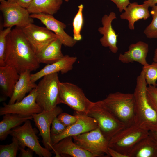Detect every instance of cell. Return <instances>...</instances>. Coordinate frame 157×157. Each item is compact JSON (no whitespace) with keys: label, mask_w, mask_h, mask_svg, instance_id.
<instances>
[{"label":"cell","mask_w":157,"mask_h":157,"mask_svg":"<svg viewBox=\"0 0 157 157\" xmlns=\"http://www.w3.org/2000/svg\"><path fill=\"white\" fill-rule=\"evenodd\" d=\"M144 3L147 5L149 7H152L157 4V0H147L145 1Z\"/></svg>","instance_id":"f35d334b"},{"label":"cell","mask_w":157,"mask_h":157,"mask_svg":"<svg viewBox=\"0 0 157 157\" xmlns=\"http://www.w3.org/2000/svg\"><path fill=\"white\" fill-rule=\"evenodd\" d=\"M62 44L58 38L52 41L37 56L40 63L47 65L53 63L62 58Z\"/></svg>","instance_id":"d4e9b609"},{"label":"cell","mask_w":157,"mask_h":157,"mask_svg":"<svg viewBox=\"0 0 157 157\" xmlns=\"http://www.w3.org/2000/svg\"><path fill=\"white\" fill-rule=\"evenodd\" d=\"M78 9L73 22V37L76 41H80L82 37L81 32L83 25V5L81 4L78 6Z\"/></svg>","instance_id":"4316f807"},{"label":"cell","mask_w":157,"mask_h":157,"mask_svg":"<svg viewBox=\"0 0 157 157\" xmlns=\"http://www.w3.org/2000/svg\"><path fill=\"white\" fill-rule=\"evenodd\" d=\"M33 0H18L17 3L21 7L27 9Z\"/></svg>","instance_id":"74e56055"},{"label":"cell","mask_w":157,"mask_h":157,"mask_svg":"<svg viewBox=\"0 0 157 157\" xmlns=\"http://www.w3.org/2000/svg\"><path fill=\"white\" fill-rule=\"evenodd\" d=\"M77 117V121L72 125L67 127L61 133L58 135L51 134L53 146L63 139L67 137H72L94 130L98 127L96 120L94 118L84 113L75 112Z\"/></svg>","instance_id":"4fadbf2b"},{"label":"cell","mask_w":157,"mask_h":157,"mask_svg":"<svg viewBox=\"0 0 157 157\" xmlns=\"http://www.w3.org/2000/svg\"><path fill=\"white\" fill-rule=\"evenodd\" d=\"M31 72L26 70L19 74V78L14 87L8 104L20 101L25 97L27 93L36 88L37 85L32 81Z\"/></svg>","instance_id":"7402d4cb"},{"label":"cell","mask_w":157,"mask_h":157,"mask_svg":"<svg viewBox=\"0 0 157 157\" xmlns=\"http://www.w3.org/2000/svg\"><path fill=\"white\" fill-rule=\"evenodd\" d=\"M142 69L144 72L147 85L156 86L157 82V63L153 61L151 64L142 66Z\"/></svg>","instance_id":"83f0119b"},{"label":"cell","mask_w":157,"mask_h":157,"mask_svg":"<svg viewBox=\"0 0 157 157\" xmlns=\"http://www.w3.org/2000/svg\"><path fill=\"white\" fill-rule=\"evenodd\" d=\"M146 95L149 104L157 114V90L156 87L147 86Z\"/></svg>","instance_id":"1f68e13d"},{"label":"cell","mask_w":157,"mask_h":157,"mask_svg":"<svg viewBox=\"0 0 157 157\" xmlns=\"http://www.w3.org/2000/svg\"><path fill=\"white\" fill-rule=\"evenodd\" d=\"M149 133L157 142V130L154 131H149Z\"/></svg>","instance_id":"ab89813d"},{"label":"cell","mask_w":157,"mask_h":157,"mask_svg":"<svg viewBox=\"0 0 157 157\" xmlns=\"http://www.w3.org/2000/svg\"><path fill=\"white\" fill-rule=\"evenodd\" d=\"M129 156V157H157V142L149 133L135 145Z\"/></svg>","instance_id":"603a6c76"},{"label":"cell","mask_w":157,"mask_h":157,"mask_svg":"<svg viewBox=\"0 0 157 157\" xmlns=\"http://www.w3.org/2000/svg\"><path fill=\"white\" fill-rule=\"evenodd\" d=\"M144 72L142 69L136 79L133 93L135 100L134 124L149 131L157 130V114L147 100Z\"/></svg>","instance_id":"7a4b0ae2"},{"label":"cell","mask_w":157,"mask_h":157,"mask_svg":"<svg viewBox=\"0 0 157 157\" xmlns=\"http://www.w3.org/2000/svg\"><path fill=\"white\" fill-rule=\"evenodd\" d=\"M19 149L20 151V157H32L33 156V151L30 149L28 148L25 150L24 148L19 146Z\"/></svg>","instance_id":"d590c367"},{"label":"cell","mask_w":157,"mask_h":157,"mask_svg":"<svg viewBox=\"0 0 157 157\" xmlns=\"http://www.w3.org/2000/svg\"><path fill=\"white\" fill-rule=\"evenodd\" d=\"M63 0H33L27 8L31 14L43 13L53 15L60 9Z\"/></svg>","instance_id":"484cf974"},{"label":"cell","mask_w":157,"mask_h":157,"mask_svg":"<svg viewBox=\"0 0 157 157\" xmlns=\"http://www.w3.org/2000/svg\"><path fill=\"white\" fill-rule=\"evenodd\" d=\"M108 152L110 156L112 157H129L128 156L123 154L109 147L108 148Z\"/></svg>","instance_id":"8d00e7d4"},{"label":"cell","mask_w":157,"mask_h":157,"mask_svg":"<svg viewBox=\"0 0 157 157\" xmlns=\"http://www.w3.org/2000/svg\"><path fill=\"white\" fill-rule=\"evenodd\" d=\"M150 13L152 16V20L145 28L144 33L149 38L157 39V4L152 7Z\"/></svg>","instance_id":"f1b7e54d"},{"label":"cell","mask_w":157,"mask_h":157,"mask_svg":"<svg viewBox=\"0 0 157 157\" xmlns=\"http://www.w3.org/2000/svg\"><path fill=\"white\" fill-rule=\"evenodd\" d=\"M57 118L67 127L73 124L78 119L77 115L74 113V115H72L65 113H61L58 116Z\"/></svg>","instance_id":"d6a6232c"},{"label":"cell","mask_w":157,"mask_h":157,"mask_svg":"<svg viewBox=\"0 0 157 157\" xmlns=\"http://www.w3.org/2000/svg\"><path fill=\"white\" fill-rule=\"evenodd\" d=\"M36 96L35 88L19 101L11 104L4 103L0 108V115L13 113L28 116L42 112V110L36 102Z\"/></svg>","instance_id":"7c38bea8"},{"label":"cell","mask_w":157,"mask_h":157,"mask_svg":"<svg viewBox=\"0 0 157 157\" xmlns=\"http://www.w3.org/2000/svg\"><path fill=\"white\" fill-rule=\"evenodd\" d=\"M10 135L17 140L20 147H28L39 157H51L52 156L50 151L40 144L30 120L26 121L22 126L12 129Z\"/></svg>","instance_id":"ba28073f"},{"label":"cell","mask_w":157,"mask_h":157,"mask_svg":"<svg viewBox=\"0 0 157 157\" xmlns=\"http://www.w3.org/2000/svg\"><path fill=\"white\" fill-rule=\"evenodd\" d=\"M153 61L154 62L157 63V47L154 51Z\"/></svg>","instance_id":"60d3db41"},{"label":"cell","mask_w":157,"mask_h":157,"mask_svg":"<svg viewBox=\"0 0 157 157\" xmlns=\"http://www.w3.org/2000/svg\"><path fill=\"white\" fill-rule=\"evenodd\" d=\"M64 0L66 2H68L69 1V0Z\"/></svg>","instance_id":"ee69618b"},{"label":"cell","mask_w":157,"mask_h":157,"mask_svg":"<svg viewBox=\"0 0 157 157\" xmlns=\"http://www.w3.org/2000/svg\"><path fill=\"white\" fill-rule=\"evenodd\" d=\"M149 51V45L147 43L139 41L130 44L127 51L123 53H120L118 60L123 63L136 62L142 66H145L148 64L147 57Z\"/></svg>","instance_id":"ac0fdd59"},{"label":"cell","mask_w":157,"mask_h":157,"mask_svg":"<svg viewBox=\"0 0 157 157\" xmlns=\"http://www.w3.org/2000/svg\"><path fill=\"white\" fill-rule=\"evenodd\" d=\"M116 18V14L113 12H110L108 15H104L101 19L102 26L99 27L98 29V32L103 35L100 39L101 45L108 47L114 53H116L118 49L117 45L118 35L113 28L112 25V21Z\"/></svg>","instance_id":"2e32d148"},{"label":"cell","mask_w":157,"mask_h":157,"mask_svg":"<svg viewBox=\"0 0 157 157\" xmlns=\"http://www.w3.org/2000/svg\"><path fill=\"white\" fill-rule=\"evenodd\" d=\"M156 87L157 90V83H156Z\"/></svg>","instance_id":"7bdbcfd3"},{"label":"cell","mask_w":157,"mask_h":157,"mask_svg":"<svg viewBox=\"0 0 157 157\" xmlns=\"http://www.w3.org/2000/svg\"><path fill=\"white\" fill-rule=\"evenodd\" d=\"M11 27L6 28L0 31V67L6 65L5 63V52L6 46V37L11 32Z\"/></svg>","instance_id":"4dcf8cb0"},{"label":"cell","mask_w":157,"mask_h":157,"mask_svg":"<svg viewBox=\"0 0 157 157\" xmlns=\"http://www.w3.org/2000/svg\"><path fill=\"white\" fill-rule=\"evenodd\" d=\"M77 57L65 55L60 59L51 64H47L38 72L31 74V79L35 82L44 76L55 73L60 72L62 74L67 73L72 70L73 65L77 60Z\"/></svg>","instance_id":"e0dca14e"},{"label":"cell","mask_w":157,"mask_h":157,"mask_svg":"<svg viewBox=\"0 0 157 157\" xmlns=\"http://www.w3.org/2000/svg\"><path fill=\"white\" fill-rule=\"evenodd\" d=\"M6 65L11 66L20 74L26 70L35 71L40 67L36 54L22 28L12 29L6 37Z\"/></svg>","instance_id":"6da1fadb"},{"label":"cell","mask_w":157,"mask_h":157,"mask_svg":"<svg viewBox=\"0 0 157 157\" xmlns=\"http://www.w3.org/2000/svg\"><path fill=\"white\" fill-rule=\"evenodd\" d=\"M19 77V74L15 68L8 65L0 67V87L1 93L10 98Z\"/></svg>","instance_id":"44dd1931"},{"label":"cell","mask_w":157,"mask_h":157,"mask_svg":"<svg viewBox=\"0 0 157 157\" xmlns=\"http://www.w3.org/2000/svg\"><path fill=\"white\" fill-rule=\"evenodd\" d=\"M33 119L32 116H26L13 113L3 115L0 122V140H5L12 129L17 127L28 120Z\"/></svg>","instance_id":"cb8c5ba5"},{"label":"cell","mask_w":157,"mask_h":157,"mask_svg":"<svg viewBox=\"0 0 157 157\" xmlns=\"http://www.w3.org/2000/svg\"><path fill=\"white\" fill-rule=\"evenodd\" d=\"M74 142L97 157L110 156L108 152L109 140L103 135L98 127L96 129L72 137Z\"/></svg>","instance_id":"9c48e42d"},{"label":"cell","mask_w":157,"mask_h":157,"mask_svg":"<svg viewBox=\"0 0 157 157\" xmlns=\"http://www.w3.org/2000/svg\"></svg>","instance_id":"bcb514c9"},{"label":"cell","mask_w":157,"mask_h":157,"mask_svg":"<svg viewBox=\"0 0 157 157\" xmlns=\"http://www.w3.org/2000/svg\"><path fill=\"white\" fill-rule=\"evenodd\" d=\"M4 0H0V2H1V1H3Z\"/></svg>","instance_id":"f6af8a7d"},{"label":"cell","mask_w":157,"mask_h":157,"mask_svg":"<svg viewBox=\"0 0 157 157\" xmlns=\"http://www.w3.org/2000/svg\"><path fill=\"white\" fill-rule=\"evenodd\" d=\"M0 9L3 18V26L6 28L16 27L23 28L33 23V18L30 16L27 9L16 3H11L5 0L1 1Z\"/></svg>","instance_id":"30bf717a"},{"label":"cell","mask_w":157,"mask_h":157,"mask_svg":"<svg viewBox=\"0 0 157 157\" xmlns=\"http://www.w3.org/2000/svg\"><path fill=\"white\" fill-rule=\"evenodd\" d=\"M19 148L17 140L12 137L10 144L0 145V157H16Z\"/></svg>","instance_id":"f546056e"},{"label":"cell","mask_w":157,"mask_h":157,"mask_svg":"<svg viewBox=\"0 0 157 157\" xmlns=\"http://www.w3.org/2000/svg\"><path fill=\"white\" fill-rule=\"evenodd\" d=\"M149 6L145 4H138V3H130L120 15L122 19L128 21V27L131 30L134 29V24L141 19L146 20L150 16Z\"/></svg>","instance_id":"ffe728a7"},{"label":"cell","mask_w":157,"mask_h":157,"mask_svg":"<svg viewBox=\"0 0 157 157\" xmlns=\"http://www.w3.org/2000/svg\"><path fill=\"white\" fill-rule=\"evenodd\" d=\"M60 82L55 73L44 76L37 85L36 101L43 111L51 110L59 104Z\"/></svg>","instance_id":"5b68a950"},{"label":"cell","mask_w":157,"mask_h":157,"mask_svg":"<svg viewBox=\"0 0 157 157\" xmlns=\"http://www.w3.org/2000/svg\"><path fill=\"white\" fill-rule=\"evenodd\" d=\"M72 138L71 136L67 137L53 146L52 150L55 157L66 154L73 157H97L77 145L73 141Z\"/></svg>","instance_id":"d6986e66"},{"label":"cell","mask_w":157,"mask_h":157,"mask_svg":"<svg viewBox=\"0 0 157 157\" xmlns=\"http://www.w3.org/2000/svg\"><path fill=\"white\" fill-rule=\"evenodd\" d=\"M102 100L126 127L134 123L135 100L133 93L117 92L109 94Z\"/></svg>","instance_id":"277c9868"},{"label":"cell","mask_w":157,"mask_h":157,"mask_svg":"<svg viewBox=\"0 0 157 157\" xmlns=\"http://www.w3.org/2000/svg\"><path fill=\"white\" fill-rule=\"evenodd\" d=\"M62 109L57 106L50 111L42 112L32 115L33 119L42 138V142L44 147L50 151L52 150L53 145L51 140L50 126L56 117L62 112Z\"/></svg>","instance_id":"5bb4252c"},{"label":"cell","mask_w":157,"mask_h":157,"mask_svg":"<svg viewBox=\"0 0 157 157\" xmlns=\"http://www.w3.org/2000/svg\"><path fill=\"white\" fill-rule=\"evenodd\" d=\"M51 128L50 129L51 134L58 135L62 133L67 128L58 119L55 117L52 123Z\"/></svg>","instance_id":"836d02e7"},{"label":"cell","mask_w":157,"mask_h":157,"mask_svg":"<svg viewBox=\"0 0 157 157\" xmlns=\"http://www.w3.org/2000/svg\"><path fill=\"white\" fill-rule=\"evenodd\" d=\"M28 41L37 55L58 38L46 27L31 24L22 29Z\"/></svg>","instance_id":"8fae6325"},{"label":"cell","mask_w":157,"mask_h":157,"mask_svg":"<svg viewBox=\"0 0 157 157\" xmlns=\"http://www.w3.org/2000/svg\"><path fill=\"white\" fill-rule=\"evenodd\" d=\"M115 3L119 9L120 12H122L123 10L130 3L129 0H109Z\"/></svg>","instance_id":"e575fe53"},{"label":"cell","mask_w":157,"mask_h":157,"mask_svg":"<svg viewBox=\"0 0 157 157\" xmlns=\"http://www.w3.org/2000/svg\"><path fill=\"white\" fill-rule=\"evenodd\" d=\"M30 16L32 18L40 20L47 28L56 35L64 46L72 47L76 44L77 41L65 31V29L66 28V24L56 19L53 15L43 13H32L30 15Z\"/></svg>","instance_id":"9a60e30c"},{"label":"cell","mask_w":157,"mask_h":157,"mask_svg":"<svg viewBox=\"0 0 157 157\" xmlns=\"http://www.w3.org/2000/svg\"><path fill=\"white\" fill-rule=\"evenodd\" d=\"M149 131L134 123L114 135L109 141V147L129 157V154L140 140L149 134Z\"/></svg>","instance_id":"8992f818"},{"label":"cell","mask_w":157,"mask_h":157,"mask_svg":"<svg viewBox=\"0 0 157 157\" xmlns=\"http://www.w3.org/2000/svg\"><path fill=\"white\" fill-rule=\"evenodd\" d=\"M95 119L102 134L108 140L126 127L102 100L93 102L87 113Z\"/></svg>","instance_id":"3957f363"},{"label":"cell","mask_w":157,"mask_h":157,"mask_svg":"<svg viewBox=\"0 0 157 157\" xmlns=\"http://www.w3.org/2000/svg\"><path fill=\"white\" fill-rule=\"evenodd\" d=\"M18 0H7V1L11 3H17Z\"/></svg>","instance_id":"b9f144b4"},{"label":"cell","mask_w":157,"mask_h":157,"mask_svg":"<svg viewBox=\"0 0 157 157\" xmlns=\"http://www.w3.org/2000/svg\"><path fill=\"white\" fill-rule=\"evenodd\" d=\"M59 104H65L78 113H87L92 103L78 86L68 82L59 84Z\"/></svg>","instance_id":"52a82bcc"}]
</instances>
